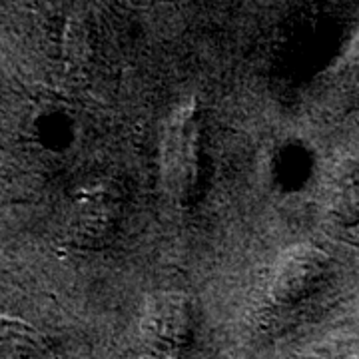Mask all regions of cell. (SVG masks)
<instances>
[{"label": "cell", "instance_id": "6da1fadb", "mask_svg": "<svg viewBox=\"0 0 359 359\" xmlns=\"http://www.w3.org/2000/svg\"><path fill=\"white\" fill-rule=\"evenodd\" d=\"M204 130L202 110L196 98L184 102L168 118L160 172L164 188L178 205H192L202 192L204 176Z\"/></svg>", "mask_w": 359, "mask_h": 359}, {"label": "cell", "instance_id": "7a4b0ae2", "mask_svg": "<svg viewBox=\"0 0 359 359\" xmlns=\"http://www.w3.org/2000/svg\"><path fill=\"white\" fill-rule=\"evenodd\" d=\"M192 302L178 292H158L144 304L140 339L158 355H176L192 344Z\"/></svg>", "mask_w": 359, "mask_h": 359}, {"label": "cell", "instance_id": "3957f363", "mask_svg": "<svg viewBox=\"0 0 359 359\" xmlns=\"http://www.w3.org/2000/svg\"><path fill=\"white\" fill-rule=\"evenodd\" d=\"M332 271L330 256L311 244H295L278 257L269 295L276 304L292 306L308 299L327 282Z\"/></svg>", "mask_w": 359, "mask_h": 359}, {"label": "cell", "instance_id": "277c9868", "mask_svg": "<svg viewBox=\"0 0 359 359\" xmlns=\"http://www.w3.org/2000/svg\"><path fill=\"white\" fill-rule=\"evenodd\" d=\"M332 214L344 224H359V160L337 170L330 188Z\"/></svg>", "mask_w": 359, "mask_h": 359}]
</instances>
